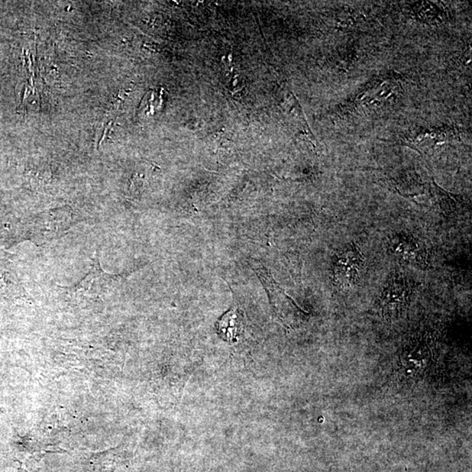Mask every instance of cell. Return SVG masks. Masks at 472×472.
<instances>
[{
    "label": "cell",
    "instance_id": "cell-1",
    "mask_svg": "<svg viewBox=\"0 0 472 472\" xmlns=\"http://www.w3.org/2000/svg\"><path fill=\"white\" fill-rule=\"evenodd\" d=\"M416 286L405 274L394 270L390 274L380 297V306L387 319L400 318L407 312Z\"/></svg>",
    "mask_w": 472,
    "mask_h": 472
},
{
    "label": "cell",
    "instance_id": "cell-2",
    "mask_svg": "<svg viewBox=\"0 0 472 472\" xmlns=\"http://www.w3.org/2000/svg\"><path fill=\"white\" fill-rule=\"evenodd\" d=\"M365 266V257L355 244L343 246L332 261V277L336 286L344 289L356 286Z\"/></svg>",
    "mask_w": 472,
    "mask_h": 472
},
{
    "label": "cell",
    "instance_id": "cell-3",
    "mask_svg": "<svg viewBox=\"0 0 472 472\" xmlns=\"http://www.w3.org/2000/svg\"><path fill=\"white\" fill-rule=\"evenodd\" d=\"M264 283L269 292L270 305H272L275 313L286 328H296L308 317V313L303 310L293 301L292 297L281 290L279 286L274 282L272 278L268 277L264 271L261 275Z\"/></svg>",
    "mask_w": 472,
    "mask_h": 472
},
{
    "label": "cell",
    "instance_id": "cell-4",
    "mask_svg": "<svg viewBox=\"0 0 472 472\" xmlns=\"http://www.w3.org/2000/svg\"><path fill=\"white\" fill-rule=\"evenodd\" d=\"M387 251L392 257L414 266L426 269L429 265V253L425 242L411 234L397 233L390 238Z\"/></svg>",
    "mask_w": 472,
    "mask_h": 472
},
{
    "label": "cell",
    "instance_id": "cell-5",
    "mask_svg": "<svg viewBox=\"0 0 472 472\" xmlns=\"http://www.w3.org/2000/svg\"><path fill=\"white\" fill-rule=\"evenodd\" d=\"M115 278L107 274L100 268L98 261L93 265L92 270L79 283L70 290L76 297H95L103 296L114 286Z\"/></svg>",
    "mask_w": 472,
    "mask_h": 472
},
{
    "label": "cell",
    "instance_id": "cell-6",
    "mask_svg": "<svg viewBox=\"0 0 472 472\" xmlns=\"http://www.w3.org/2000/svg\"><path fill=\"white\" fill-rule=\"evenodd\" d=\"M216 332L223 341L235 343L244 330V313L233 307L216 322Z\"/></svg>",
    "mask_w": 472,
    "mask_h": 472
},
{
    "label": "cell",
    "instance_id": "cell-7",
    "mask_svg": "<svg viewBox=\"0 0 472 472\" xmlns=\"http://www.w3.org/2000/svg\"><path fill=\"white\" fill-rule=\"evenodd\" d=\"M38 229L47 237L53 238L69 227V217L67 213H47L38 219Z\"/></svg>",
    "mask_w": 472,
    "mask_h": 472
},
{
    "label": "cell",
    "instance_id": "cell-8",
    "mask_svg": "<svg viewBox=\"0 0 472 472\" xmlns=\"http://www.w3.org/2000/svg\"><path fill=\"white\" fill-rule=\"evenodd\" d=\"M434 193L440 208L449 216L463 215L468 208L467 203L460 196L452 195L436 185Z\"/></svg>",
    "mask_w": 472,
    "mask_h": 472
}]
</instances>
